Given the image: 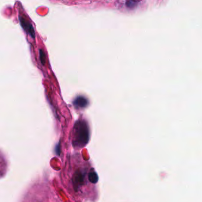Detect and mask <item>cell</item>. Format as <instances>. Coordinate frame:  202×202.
Returning a JSON list of instances; mask_svg holds the SVG:
<instances>
[{
  "label": "cell",
  "mask_w": 202,
  "mask_h": 202,
  "mask_svg": "<svg viewBox=\"0 0 202 202\" xmlns=\"http://www.w3.org/2000/svg\"><path fill=\"white\" fill-rule=\"evenodd\" d=\"M40 59L41 61V62L43 65H44L45 63V54L44 53V52L42 50H40Z\"/></svg>",
  "instance_id": "cell-4"
},
{
  "label": "cell",
  "mask_w": 202,
  "mask_h": 202,
  "mask_svg": "<svg viewBox=\"0 0 202 202\" xmlns=\"http://www.w3.org/2000/svg\"><path fill=\"white\" fill-rule=\"evenodd\" d=\"M59 145H57V147H56V154H57V155L58 154V155H59Z\"/></svg>",
  "instance_id": "cell-5"
},
{
  "label": "cell",
  "mask_w": 202,
  "mask_h": 202,
  "mask_svg": "<svg viewBox=\"0 0 202 202\" xmlns=\"http://www.w3.org/2000/svg\"><path fill=\"white\" fill-rule=\"evenodd\" d=\"M88 129L87 125L82 121L77 122L74 127V146L80 148L83 147L88 142Z\"/></svg>",
  "instance_id": "cell-1"
},
{
  "label": "cell",
  "mask_w": 202,
  "mask_h": 202,
  "mask_svg": "<svg viewBox=\"0 0 202 202\" xmlns=\"http://www.w3.org/2000/svg\"><path fill=\"white\" fill-rule=\"evenodd\" d=\"M87 103H88L87 100L83 97H77L74 101V105L75 106L78 107H84L87 106Z\"/></svg>",
  "instance_id": "cell-3"
},
{
  "label": "cell",
  "mask_w": 202,
  "mask_h": 202,
  "mask_svg": "<svg viewBox=\"0 0 202 202\" xmlns=\"http://www.w3.org/2000/svg\"><path fill=\"white\" fill-rule=\"evenodd\" d=\"M20 20L21 21V25L23 26V27L26 30V31L29 33L31 35L32 37H34V32L33 31V27H30V26L31 27L32 26L30 24V23L29 24V23L27 21H26V20L24 19H23L20 17Z\"/></svg>",
  "instance_id": "cell-2"
}]
</instances>
